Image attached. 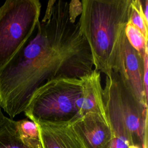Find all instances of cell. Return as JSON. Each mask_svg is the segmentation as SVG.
Segmentation results:
<instances>
[{"label":"cell","instance_id":"cell-1","mask_svg":"<svg viewBox=\"0 0 148 148\" xmlns=\"http://www.w3.org/2000/svg\"><path fill=\"white\" fill-rule=\"evenodd\" d=\"M93 66L78 21L70 19L69 2L50 0L35 35L0 68V106L13 119L24 112L34 92L47 81L80 79Z\"/></svg>","mask_w":148,"mask_h":148},{"label":"cell","instance_id":"cell-9","mask_svg":"<svg viewBox=\"0 0 148 148\" xmlns=\"http://www.w3.org/2000/svg\"><path fill=\"white\" fill-rule=\"evenodd\" d=\"M80 79L82 80V92L76 102L79 116L88 112L106 116L100 72L94 69Z\"/></svg>","mask_w":148,"mask_h":148},{"label":"cell","instance_id":"cell-12","mask_svg":"<svg viewBox=\"0 0 148 148\" xmlns=\"http://www.w3.org/2000/svg\"><path fill=\"white\" fill-rule=\"evenodd\" d=\"M16 128L23 142L29 148H42L39 131L35 123L28 119L16 121Z\"/></svg>","mask_w":148,"mask_h":148},{"label":"cell","instance_id":"cell-10","mask_svg":"<svg viewBox=\"0 0 148 148\" xmlns=\"http://www.w3.org/2000/svg\"><path fill=\"white\" fill-rule=\"evenodd\" d=\"M103 98L112 135L110 148H128L131 142L128 130L112 91L106 82L103 88Z\"/></svg>","mask_w":148,"mask_h":148},{"label":"cell","instance_id":"cell-4","mask_svg":"<svg viewBox=\"0 0 148 148\" xmlns=\"http://www.w3.org/2000/svg\"><path fill=\"white\" fill-rule=\"evenodd\" d=\"M41 8L39 0H7L0 7V68L34 35Z\"/></svg>","mask_w":148,"mask_h":148},{"label":"cell","instance_id":"cell-7","mask_svg":"<svg viewBox=\"0 0 148 148\" xmlns=\"http://www.w3.org/2000/svg\"><path fill=\"white\" fill-rule=\"evenodd\" d=\"M71 123L85 148H110L112 135L106 116L88 112Z\"/></svg>","mask_w":148,"mask_h":148},{"label":"cell","instance_id":"cell-5","mask_svg":"<svg viewBox=\"0 0 148 148\" xmlns=\"http://www.w3.org/2000/svg\"><path fill=\"white\" fill-rule=\"evenodd\" d=\"M128 130L131 146L147 148V108L127 89L119 75L112 71L106 76Z\"/></svg>","mask_w":148,"mask_h":148},{"label":"cell","instance_id":"cell-14","mask_svg":"<svg viewBox=\"0 0 148 148\" xmlns=\"http://www.w3.org/2000/svg\"><path fill=\"white\" fill-rule=\"evenodd\" d=\"M129 22L140 30L147 39L148 20L146 18L143 13L142 0H132Z\"/></svg>","mask_w":148,"mask_h":148},{"label":"cell","instance_id":"cell-3","mask_svg":"<svg viewBox=\"0 0 148 148\" xmlns=\"http://www.w3.org/2000/svg\"><path fill=\"white\" fill-rule=\"evenodd\" d=\"M82 92L81 79L58 77L48 80L34 92L24 113L35 123L72 121L80 117L76 102Z\"/></svg>","mask_w":148,"mask_h":148},{"label":"cell","instance_id":"cell-16","mask_svg":"<svg viewBox=\"0 0 148 148\" xmlns=\"http://www.w3.org/2000/svg\"><path fill=\"white\" fill-rule=\"evenodd\" d=\"M143 86L146 95L148 97V54L143 57Z\"/></svg>","mask_w":148,"mask_h":148},{"label":"cell","instance_id":"cell-15","mask_svg":"<svg viewBox=\"0 0 148 148\" xmlns=\"http://www.w3.org/2000/svg\"><path fill=\"white\" fill-rule=\"evenodd\" d=\"M82 2L80 1L73 0L69 2V14L72 22L75 23L76 18L82 13Z\"/></svg>","mask_w":148,"mask_h":148},{"label":"cell","instance_id":"cell-17","mask_svg":"<svg viewBox=\"0 0 148 148\" xmlns=\"http://www.w3.org/2000/svg\"><path fill=\"white\" fill-rule=\"evenodd\" d=\"M5 118H6V116H4V114L2 112V108L0 106V127L3 123Z\"/></svg>","mask_w":148,"mask_h":148},{"label":"cell","instance_id":"cell-6","mask_svg":"<svg viewBox=\"0 0 148 148\" xmlns=\"http://www.w3.org/2000/svg\"><path fill=\"white\" fill-rule=\"evenodd\" d=\"M112 71L117 73L133 96L142 104L148 106L143 76V57L128 42L125 29L121 34L114 54Z\"/></svg>","mask_w":148,"mask_h":148},{"label":"cell","instance_id":"cell-18","mask_svg":"<svg viewBox=\"0 0 148 148\" xmlns=\"http://www.w3.org/2000/svg\"><path fill=\"white\" fill-rule=\"evenodd\" d=\"M128 148H139L138 147H136V146H130L128 147Z\"/></svg>","mask_w":148,"mask_h":148},{"label":"cell","instance_id":"cell-11","mask_svg":"<svg viewBox=\"0 0 148 148\" xmlns=\"http://www.w3.org/2000/svg\"><path fill=\"white\" fill-rule=\"evenodd\" d=\"M0 148H29L20 138L16 121L7 117L0 127Z\"/></svg>","mask_w":148,"mask_h":148},{"label":"cell","instance_id":"cell-8","mask_svg":"<svg viewBox=\"0 0 148 148\" xmlns=\"http://www.w3.org/2000/svg\"><path fill=\"white\" fill-rule=\"evenodd\" d=\"M42 148H85L71 121L35 123Z\"/></svg>","mask_w":148,"mask_h":148},{"label":"cell","instance_id":"cell-2","mask_svg":"<svg viewBox=\"0 0 148 148\" xmlns=\"http://www.w3.org/2000/svg\"><path fill=\"white\" fill-rule=\"evenodd\" d=\"M77 21L95 71L109 76L119 37L130 20L132 0H82Z\"/></svg>","mask_w":148,"mask_h":148},{"label":"cell","instance_id":"cell-13","mask_svg":"<svg viewBox=\"0 0 148 148\" xmlns=\"http://www.w3.org/2000/svg\"><path fill=\"white\" fill-rule=\"evenodd\" d=\"M125 34L131 46L139 53L141 57H143L146 53L148 54L147 39L140 30L130 22L125 26Z\"/></svg>","mask_w":148,"mask_h":148}]
</instances>
